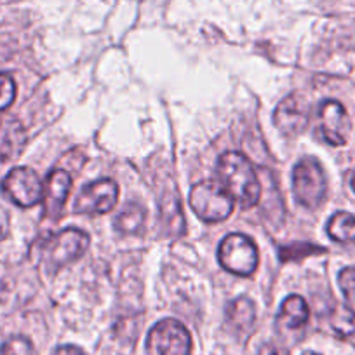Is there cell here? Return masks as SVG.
Returning a JSON list of instances; mask_svg holds the SVG:
<instances>
[{"label": "cell", "mask_w": 355, "mask_h": 355, "mask_svg": "<svg viewBox=\"0 0 355 355\" xmlns=\"http://www.w3.org/2000/svg\"><path fill=\"white\" fill-rule=\"evenodd\" d=\"M218 182L242 207H252L261 197V185L252 164L239 152H225L218 160Z\"/></svg>", "instance_id": "obj_1"}, {"label": "cell", "mask_w": 355, "mask_h": 355, "mask_svg": "<svg viewBox=\"0 0 355 355\" xmlns=\"http://www.w3.org/2000/svg\"><path fill=\"white\" fill-rule=\"evenodd\" d=\"M293 193L300 206L315 209L326 200L327 180L322 166L313 157H305L293 169Z\"/></svg>", "instance_id": "obj_2"}, {"label": "cell", "mask_w": 355, "mask_h": 355, "mask_svg": "<svg viewBox=\"0 0 355 355\" xmlns=\"http://www.w3.org/2000/svg\"><path fill=\"white\" fill-rule=\"evenodd\" d=\"M190 206L202 221L216 223L227 220L234 213V197L223 189L220 182L206 180L192 187Z\"/></svg>", "instance_id": "obj_3"}, {"label": "cell", "mask_w": 355, "mask_h": 355, "mask_svg": "<svg viewBox=\"0 0 355 355\" xmlns=\"http://www.w3.org/2000/svg\"><path fill=\"white\" fill-rule=\"evenodd\" d=\"M146 348L150 355H190L192 336L176 319H164L150 329Z\"/></svg>", "instance_id": "obj_4"}, {"label": "cell", "mask_w": 355, "mask_h": 355, "mask_svg": "<svg viewBox=\"0 0 355 355\" xmlns=\"http://www.w3.org/2000/svg\"><path fill=\"white\" fill-rule=\"evenodd\" d=\"M218 259L227 272L248 277L258 266V249L245 235L228 234L218 249Z\"/></svg>", "instance_id": "obj_5"}, {"label": "cell", "mask_w": 355, "mask_h": 355, "mask_svg": "<svg viewBox=\"0 0 355 355\" xmlns=\"http://www.w3.org/2000/svg\"><path fill=\"white\" fill-rule=\"evenodd\" d=\"M2 192L19 207H33L44 197V183L30 167H15L2 182Z\"/></svg>", "instance_id": "obj_6"}, {"label": "cell", "mask_w": 355, "mask_h": 355, "mask_svg": "<svg viewBox=\"0 0 355 355\" xmlns=\"http://www.w3.org/2000/svg\"><path fill=\"white\" fill-rule=\"evenodd\" d=\"M46 258L51 272H58L64 265H70L80 258L89 248V235L77 228H67L53 235L46 245Z\"/></svg>", "instance_id": "obj_7"}, {"label": "cell", "mask_w": 355, "mask_h": 355, "mask_svg": "<svg viewBox=\"0 0 355 355\" xmlns=\"http://www.w3.org/2000/svg\"><path fill=\"white\" fill-rule=\"evenodd\" d=\"M119 199V187L110 178H101L98 182L87 183L80 189L75 200V213L107 214L114 209Z\"/></svg>", "instance_id": "obj_8"}, {"label": "cell", "mask_w": 355, "mask_h": 355, "mask_svg": "<svg viewBox=\"0 0 355 355\" xmlns=\"http://www.w3.org/2000/svg\"><path fill=\"white\" fill-rule=\"evenodd\" d=\"M310 107L305 98L298 93H293L286 96L277 105L274 114V124L282 135L296 136L305 131L309 125Z\"/></svg>", "instance_id": "obj_9"}, {"label": "cell", "mask_w": 355, "mask_h": 355, "mask_svg": "<svg viewBox=\"0 0 355 355\" xmlns=\"http://www.w3.org/2000/svg\"><path fill=\"white\" fill-rule=\"evenodd\" d=\"M320 129L326 141L333 146H343L352 131V121L347 110L338 101H324L319 108Z\"/></svg>", "instance_id": "obj_10"}, {"label": "cell", "mask_w": 355, "mask_h": 355, "mask_svg": "<svg viewBox=\"0 0 355 355\" xmlns=\"http://www.w3.org/2000/svg\"><path fill=\"white\" fill-rule=\"evenodd\" d=\"M71 190V176L64 169L51 171L44 183V214L51 220L58 221V218L63 213L64 202Z\"/></svg>", "instance_id": "obj_11"}, {"label": "cell", "mask_w": 355, "mask_h": 355, "mask_svg": "<svg viewBox=\"0 0 355 355\" xmlns=\"http://www.w3.org/2000/svg\"><path fill=\"white\" fill-rule=\"evenodd\" d=\"M26 145V132L21 122L9 119L0 124V164L15 162Z\"/></svg>", "instance_id": "obj_12"}, {"label": "cell", "mask_w": 355, "mask_h": 355, "mask_svg": "<svg viewBox=\"0 0 355 355\" xmlns=\"http://www.w3.org/2000/svg\"><path fill=\"white\" fill-rule=\"evenodd\" d=\"M160 223L166 234L180 237L185 232V218L182 213V204H180V197L176 192H164L162 199H160Z\"/></svg>", "instance_id": "obj_13"}, {"label": "cell", "mask_w": 355, "mask_h": 355, "mask_svg": "<svg viewBox=\"0 0 355 355\" xmlns=\"http://www.w3.org/2000/svg\"><path fill=\"white\" fill-rule=\"evenodd\" d=\"M227 320L235 331L239 333H249L254 326L256 320V306L245 296L234 300L230 305L227 306Z\"/></svg>", "instance_id": "obj_14"}, {"label": "cell", "mask_w": 355, "mask_h": 355, "mask_svg": "<svg viewBox=\"0 0 355 355\" xmlns=\"http://www.w3.org/2000/svg\"><path fill=\"white\" fill-rule=\"evenodd\" d=\"M309 315L310 310L305 300L298 295H291L284 300V303H282L279 319H281V322H284L288 327L296 329V327H302L303 324L309 320Z\"/></svg>", "instance_id": "obj_15"}, {"label": "cell", "mask_w": 355, "mask_h": 355, "mask_svg": "<svg viewBox=\"0 0 355 355\" xmlns=\"http://www.w3.org/2000/svg\"><path fill=\"white\" fill-rule=\"evenodd\" d=\"M327 235L333 241L341 242V244H355V216L350 213H340L333 214L326 227Z\"/></svg>", "instance_id": "obj_16"}, {"label": "cell", "mask_w": 355, "mask_h": 355, "mask_svg": "<svg viewBox=\"0 0 355 355\" xmlns=\"http://www.w3.org/2000/svg\"><path fill=\"white\" fill-rule=\"evenodd\" d=\"M146 213L139 204H129L114 221V228L119 234L136 235L145 227Z\"/></svg>", "instance_id": "obj_17"}, {"label": "cell", "mask_w": 355, "mask_h": 355, "mask_svg": "<svg viewBox=\"0 0 355 355\" xmlns=\"http://www.w3.org/2000/svg\"><path fill=\"white\" fill-rule=\"evenodd\" d=\"M329 324L340 336H350L355 333V310L350 305L338 303L329 313Z\"/></svg>", "instance_id": "obj_18"}, {"label": "cell", "mask_w": 355, "mask_h": 355, "mask_svg": "<svg viewBox=\"0 0 355 355\" xmlns=\"http://www.w3.org/2000/svg\"><path fill=\"white\" fill-rule=\"evenodd\" d=\"M0 355H35L33 345L28 338L15 336L2 345Z\"/></svg>", "instance_id": "obj_19"}, {"label": "cell", "mask_w": 355, "mask_h": 355, "mask_svg": "<svg viewBox=\"0 0 355 355\" xmlns=\"http://www.w3.org/2000/svg\"><path fill=\"white\" fill-rule=\"evenodd\" d=\"M16 98V82L9 73H0V112L11 107Z\"/></svg>", "instance_id": "obj_20"}, {"label": "cell", "mask_w": 355, "mask_h": 355, "mask_svg": "<svg viewBox=\"0 0 355 355\" xmlns=\"http://www.w3.org/2000/svg\"><path fill=\"white\" fill-rule=\"evenodd\" d=\"M338 284H340L341 291H343L350 306H355V268H352V266L343 268L338 275Z\"/></svg>", "instance_id": "obj_21"}, {"label": "cell", "mask_w": 355, "mask_h": 355, "mask_svg": "<svg viewBox=\"0 0 355 355\" xmlns=\"http://www.w3.org/2000/svg\"><path fill=\"white\" fill-rule=\"evenodd\" d=\"M9 230H11V218H9L8 209L0 206V242L8 237Z\"/></svg>", "instance_id": "obj_22"}, {"label": "cell", "mask_w": 355, "mask_h": 355, "mask_svg": "<svg viewBox=\"0 0 355 355\" xmlns=\"http://www.w3.org/2000/svg\"><path fill=\"white\" fill-rule=\"evenodd\" d=\"M53 355H84V352L78 347H73V345H63V347H58L53 352Z\"/></svg>", "instance_id": "obj_23"}, {"label": "cell", "mask_w": 355, "mask_h": 355, "mask_svg": "<svg viewBox=\"0 0 355 355\" xmlns=\"http://www.w3.org/2000/svg\"><path fill=\"white\" fill-rule=\"evenodd\" d=\"M259 355H289L284 348L281 347H275V345H265V347L259 350Z\"/></svg>", "instance_id": "obj_24"}, {"label": "cell", "mask_w": 355, "mask_h": 355, "mask_svg": "<svg viewBox=\"0 0 355 355\" xmlns=\"http://www.w3.org/2000/svg\"><path fill=\"white\" fill-rule=\"evenodd\" d=\"M352 189H354V192H355V173H354V176H352Z\"/></svg>", "instance_id": "obj_25"}, {"label": "cell", "mask_w": 355, "mask_h": 355, "mask_svg": "<svg viewBox=\"0 0 355 355\" xmlns=\"http://www.w3.org/2000/svg\"><path fill=\"white\" fill-rule=\"evenodd\" d=\"M303 355H319V354H315V352H305Z\"/></svg>", "instance_id": "obj_26"}]
</instances>
